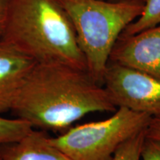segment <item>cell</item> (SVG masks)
<instances>
[{"instance_id":"obj_1","label":"cell","mask_w":160,"mask_h":160,"mask_svg":"<svg viewBox=\"0 0 160 160\" xmlns=\"http://www.w3.org/2000/svg\"><path fill=\"white\" fill-rule=\"evenodd\" d=\"M117 109L105 88L87 70L36 63L22 81L11 112L33 128L60 134L85 116Z\"/></svg>"},{"instance_id":"obj_4","label":"cell","mask_w":160,"mask_h":160,"mask_svg":"<svg viewBox=\"0 0 160 160\" xmlns=\"http://www.w3.org/2000/svg\"><path fill=\"white\" fill-rule=\"evenodd\" d=\"M152 118L127 108L118 107L107 119L72 126L50 139L71 160H111L122 144L147 129Z\"/></svg>"},{"instance_id":"obj_9","label":"cell","mask_w":160,"mask_h":160,"mask_svg":"<svg viewBox=\"0 0 160 160\" xmlns=\"http://www.w3.org/2000/svg\"><path fill=\"white\" fill-rule=\"evenodd\" d=\"M160 25V0H145L143 11L125 28L122 36H131Z\"/></svg>"},{"instance_id":"obj_14","label":"cell","mask_w":160,"mask_h":160,"mask_svg":"<svg viewBox=\"0 0 160 160\" xmlns=\"http://www.w3.org/2000/svg\"><path fill=\"white\" fill-rule=\"evenodd\" d=\"M8 0H0V37H1L5 26L6 12H7Z\"/></svg>"},{"instance_id":"obj_5","label":"cell","mask_w":160,"mask_h":160,"mask_svg":"<svg viewBox=\"0 0 160 160\" xmlns=\"http://www.w3.org/2000/svg\"><path fill=\"white\" fill-rule=\"evenodd\" d=\"M117 107L160 117V79L143 72L109 62L103 77Z\"/></svg>"},{"instance_id":"obj_13","label":"cell","mask_w":160,"mask_h":160,"mask_svg":"<svg viewBox=\"0 0 160 160\" xmlns=\"http://www.w3.org/2000/svg\"><path fill=\"white\" fill-rule=\"evenodd\" d=\"M146 136L160 139V117L152 118L148 127L146 129Z\"/></svg>"},{"instance_id":"obj_11","label":"cell","mask_w":160,"mask_h":160,"mask_svg":"<svg viewBox=\"0 0 160 160\" xmlns=\"http://www.w3.org/2000/svg\"><path fill=\"white\" fill-rule=\"evenodd\" d=\"M146 136L141 131L126 140L118 148L111 160H141V150Z\"/></svg>"},{"instance_id":"obj_16","label":"cell","mask_w":160,"mask_h":160,"mask_svg":"<svg viewBox=\"0 0 160 160\" xmlns=\"http://www.w3.org/2000/svg\"><path fill=\"white\" fill-rule=\"evenodd\" d=\"M109 1H119V0H109ZM139 1H142V2H145V0H139Z\"/></svg>"},{"instance_id":"obj_15","label":"cell","mask_w":160,"mask_h":160,"mask_svg":"<svg viewBox=\"0 0 160 160\" xmlns=\"http://www.w3.org/2000/svg\"><path fill=\"white\" fill-rule=\"evenodd\" d=\"M0 160H3V158H2V154L1 147H0Z\"/></svg>"},{"instance_id":"obj_12","label":"cell","mask_w":160,"mask_h":160,"mask_svg":"<svg viewBox=\"0 0 160 160\" xmlns=\"http://www.w3.org/2000/svg\"><path fill=\"white\" fill-rule=\"evenodd\" d=\"M141 159L160 160V139L145 136L142 146Z\"/></svg>"},{"instance_id":"obj_10","label":"cell","mask_w":160,"mask_h":160,"mask_svg":"<svg viewBox=\"0 0 160 160\" xmlns=\"http://www.w3.org/2000/svg\"><path fill=\"white\" fill-rule=\"evenodd\" d=\"M32 129L31 124L25 120L0 117V145L19 141Z\"/></svg>"},{"instance_id":"obj_2","label":"cell","mask_w":160,"mask_h":160,"mask_svg":"<svg viewBox=\"0 0 160 160\" xmlns=\"http://www.w3.org/2000/svg\"><path fill=\"white\" fill-rule=\"evenodd\" d=\"M0 39L37 63L88 71L71 20L57 0H8Z\"/></svg>"},{"instance_id":"obj_7","label":"cell","mask_w":160,"mask_h":160,"mask_svg":"<svg viewBox=\"0 0 160 160\" xmlns=\"http://www.w3.org/2000/svg\"><path fill=\"white\" fill-rule=\"evenodd\" d=\"M37 62L0 39V117L11 111L25 76Z\"/></svg>"},{"instance_id":"obj_8","label":"cell","mask_w":160,"mask_h":160,"mask_svg":"<svg viewBox=\"0 0 160 160\" xmlns=\"http://www.w3.org/2000/svg\"><path fill=\"white\" fill-rule=\"evenodd\" d=\"M42 130L33 128L19 141L0 145L3 160H71Z\"/></svg>"},{"instance_id":"obj_6","label":"cell","mask_w":160,"mask_h":160,"mask_svg":"<svg viewBox=\"0 0 160 160\" xmlns=\"http://www.w3.org/2000/svg\"><path fill=\"white\" fill-rule=\"evenodd\" d=\"M109 62L160 79V25L133 35H120L112 50Z\"/></svg>"},{"instance_id":"obj_3","label":"cell","mask_w":160,"mask_h":160,"mask_svg":"<svg viewBox=\"0 0 160 160\" xmlns=\"http://www.w3.org/2000/svg\"><path fill=\"white\" fill-rule=\"evenodd\" d=\"M77 36L88 71L102 85L110 56L120 35L143 11L139 0H57Z\"/></svg>"}]
</instances>
